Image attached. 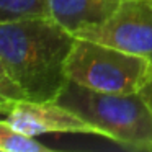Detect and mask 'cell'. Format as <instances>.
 Wrapping results in <instances>:
<instances>
[{
  "label": "cell",
  "instance_id": "cell-1",
  "mask_svg": "<svg viewBox=\"0 0 152 152\" xmlns=\"http://www.w3.org/2000/svg\"><path fill=\"white\" fill-rule=\"evenodd\" d=\"M75 34L51 17L0 23V61L31 102H56Z\"/></svg>",
  "mask_w": 152,
  "mask_h": 152
},
{
  "label": "cell",
  "instance_id": "cell-2",
  "mask_svg": "<svg viewBox=\"0 0 152 152\" xmlns=\"http://www.w3.org/2000/svg\"><path fill=\"white\" fill-rule=\"evenodd\" d=\"M56 102L98 126L110 141L132 151H152V108L139 92H96L67 80Z\"/></svg>",
  "mask_w": 152,
  "mask_h": 152
},
{
  "label": "cell",
  "instance_id": "cell-3",
  "mask_svg": "<svg viewBox=\"0 0 152 152\" xmlns=\"http://www.w3.org/2000/svg\"><path fill=\"white\" fill-rule=\"evenodd\" d=\"M151 72L145 57L85 38H75L66 61L67 80L106 93H137Z\"/></svg>",
  "mask_w": 152,
  "mask_h": 152
},
{
  "label": "cell",
  "instance_id": "cell-4",
  "mask_svg": "<svg viewBox=\"0 0 152 152\" xmlns=\"http://www.w3.org/2000/svg\"><path fill=\"white\" fill-rule=\"evenodd\" d=\"M75 38L98 41L152 62V0H121L103 23L79 31Z\"/></svg>",
  "mask_w": 152,
  "mask_h": 152
},
{
  "label": "cell",
  "instance_id": "cell-5",
  "mask_svg": "<svg viewBox=\"0 0 152 152\" xmlns=\"http://www.w3.org/2000/svg\"><path fill=\"white\" fill-rule=\"evenodd\" d=\"M5 119L17 131L36 137L48 132H72V134H95L106 137L105 131L83 119L70 108L57 102H31L21 100L5 115Z\"/></svg>",
  "mask_w": 152,
  "mask_h": 152
},
{
  "label": "cell",
  "instance_id": "cell-6",
  "mask_svg": "<svg viewBox=\"0 0 152 152\" xmlns=\"http://www.w3.org/2000/svg\"><path fill=\"white\" fill-rule=\"evenodd\" d=\"M121 0H48L49 17L69 33L77 34L100 25L118 8Z\"/></svg>",
  "mask_w": 152,
  "mask_h": 152
},
{
  "label": "cell",
  "instance_id": "cell-7",
  "mask_svg": "<svg viewBox=\"0 0 152 152\" xmlns=\"http://www.w3.org/2000/svg\"><path fill=\"white\" fill-rule=\"evenodd\" d=\"M49 17L48 0H0V23Z\"/></svg>",
  "mask_w": 152,
  "mask_h": 152
},
{
  "label": "cell",
  "instance_id": "cell-8",
  "mask_svg": "<svg viewBox=\"0 0 152 152\" xmlns=\"http://www.w3.org/2000/svg\"><path fill=\"white\" fill-rule=\"evenodd\" d=\"M0 151L2 152H49L51 149L34 137L17 131L7 119H0Z\"/></svg>",
  "mask_w": 152,
  "mask_h": 152
},
{
  "label": "cell",
  "instance_id": "cell-9",
  "mask_svg": "<svg viewBox=\"0 0 152 152\" xmlns=\"http://www.w3.org/2000/svg\"><path fill=\"white\" fill-rule=\"evenodd\" d=\"M21 100H26L23 90L10 75L5 64L0 61V115H7L12 106Z\"/></svg>",
  "mask_w": 152,
  "mask_h": 152
},
{
  "label": "cell",
  "instance_id": "cell-10",
  "mask_svg": "<svg viewBox=\"0 0 152 152\" xmlns=\"http://www.w3.org/2000/svg\"><path fill=\"white\" fill-rule=\"evenodd\" d=\"M139 93H141V96L145 100V103L152 108V72H151V75H149V79L145 80V83L142 85V88L139 90Z\"/></svg>",
  "mask_w": 152,
  "mask_h": 152
}]
</instances>
